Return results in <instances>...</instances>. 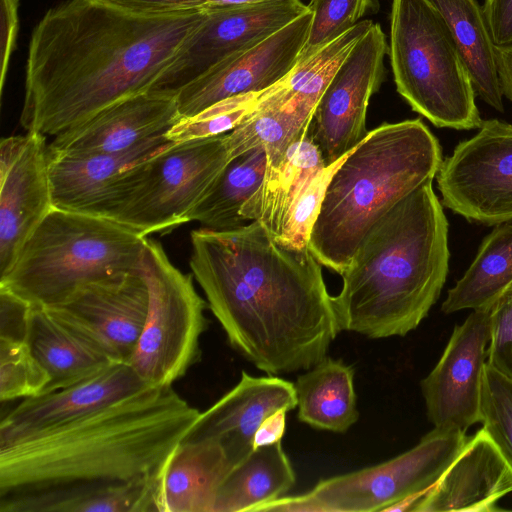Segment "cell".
<instances>
[{"mask_svg":"<svg viewBox=\"0 0 512 512\" xmlns=\"http://www.w3.org/2000/svg\"><path fill=\"white\" fill-rule=\"evenodd\" d=\"M496 65L502 95L512 103V44L496 45Z\"/></svg>","mask_w":512,"mask_h":512,"instance_id":"cell-44","label":"cell"},{"mask_svg":"<svg viewBox=\"0 0 512 512\" xmlns=\"http://www.w3.org/2000/svg\"><path fill=\"white\" fill-rule=\"evenodd\" d=\"M49 381L26 340L0 338L1 402L38 396Z\"/></svg>","mask_w":512,"mask_h":512,"instance_id":"cell-34","label":"cell"},{"mask_svg":"<svg viewBox=\"0 0 512 512\" xmlns=\"http://www.w3.org/2000/svg\"><path fill=\"white\" fill-rule=\"evenodd\" d=\"M265 96L266 92L258 108L225 134V144L229 160L252 148L263 147L267 170H273L283 162L290 146L308 133L311 122L291 106L267 102Z\"/></svg>","mask_w":512,"mask_h":512,"instance_id":"cell-32","label":"cell"},{"mask_svg":"<svg viewBox=\"0 0 512 512\" xmlns=\"http://www.w3.org/2000/svg\"><path fill=\"white\" fill-rule=\"evenodd\" d=\"M308 10L261 42L223 59L176 93L181 118L198 114L227 98L265 91L296 65L309 34Z\"/></svg>","mask_w":512,"mask_h":512,"instance_id":"cell-14","label":"cell"},{"mask_svg":"<svg viewBox=\"0 0 512 512\" xmlns=\"http://www.w3.org/2000/svg\"><path fill=\"white\" fill-rule=\"evenodd\" d=\"M148 303V286L140 267L88 284L65 302L45 308L112 362L129 363Z\"/></svg>","mask_w":512,"mask_h":512,"instance_id":"cell-15","label":"cell"},{"mask_svg":"<svg viewBox=\"0 0 512 512\" xmlns=\"http://www.w3.org/2000/svg\"><path fill=\"white\" fill-rule=\"evenodd\" d=\"M326 166L308 131L290 146L277 168L266 170L262 183L242 206V218L260 222L277 240L301 192Z\"/></svg>","mask_w":512,"mask_h":512,"instance_id":"cell-25","label":"cell"},{"mask_svg":"<svg viewBox=\"0 0 512 512\" xmlns=\"http://www.w3.org/2000/svg\"><path fill=\"white\" fill-rule=\"evenodd\" d=\"M285 410H280L264 420L254 437V449L281 441L286 428Z\"/></svg>","mask_w":512,"mask_h":512,"instance_id":"cell-43","label":"cell"},{"mask_svg":"<svg viewBox=\"0 0 512 512\" xmlns=\"http://www.w3.org/2000/svg\"><path fill=\"white\" fill-rule=\"evenodd\" d=\"M512 492V466L482 427L440 479L414 503L415 512H492Z\"/></svg>","mask_w":512,"mask_h":512,"instance_id":"cell-20","label":"cell"},{"mask_svg":"<svg viewBox=\"0 0 512 512\" xmlns=\"http://www.w3.org/2000/svg\"><path fill=\"white\" fill-rule=\"evenodd\" d=\"M141 272L149 303L129 364L146 385L171 386L200 360L207 303L196 291L192 275L176 268L155 239H147Z\"/></svg>","mask_w":512,"mask_h":512,"instance_id":"cell-10","label":"cell"},{"mask_svg":"<svg viewBox=\"0 0 512 512\" xmlns=\"http://www.w3.org/2000/svg\"><path fill=\"white\" fill-rule=\"evenodd\" d=\"M390 63L397 92L438 128L478 129L470 77L430 0H392Z\"/></svg>","mask_w":512,"mask_h":512,"instance_id":"cell-7","label":"cell"},{"mask_svg":"<svg viewBox=\"0 0 512 512\" xmlns=\"http://www.w3.org/2000/svg\"><path fill=\"white\" fill-rule=\"evenodd\" d=\"M173 143L160 134L122 152L48 155L54 207L91 214L130 169Z\"/></svg>","mask_w":512,"mask_h":512,"instance_id":"cell-22","label":"cell"},{"mask_svg":"<svg viewBox=\"0 0 512 512\" xmlns=\"http://www.w3.org/2000/svg\"><path fill=\"white\" fill-rule=\"evenodd\" d=\"M199 414L172 385L148 387L1 441L0 512H63L93 494L156 479Z\"/></svg>","mask_w":512,"mask_h":512,"instance_id":"cell-3","label":"cell"},{"mask_svg":"<svg viewBox=\"0 0 512 512\" xmlns=\"http://www.w3.org/2000/svg\"><path fill=\"white\" fill-rule=\"evenodd\" d=\"M55 208L46 136L27 132L0 143V277Z\"/></svg>","mask_w":512,"mask_h":512,"instance_id":"cell-17","label":"cell"},{"mask_svg":"<svg viewBox=\"0 0 512 512\" xmlns=\"http://www.w3.org/2000/svg\"><path fill=\"white\" fill-rule=\"evenodd\" d=\"M442 16L470 77L476 96L499 112L504 111L496 45L483 7L477 0H430Z\"/></svg>","mask_w":512,"mask_h":512,"instance_id":"cell-26","label":"cell"},{"mask_svg":"<svg viewBox=\"0 0 512 512\" xmlns=\"http://www.w3.org/2000/svg\"><path fill=\"white\" fill-rule=\"evenodd\" d=\"M448 222L432 181L368 232L332 296L339 330L372 339L405 336L438 300L449 270Z\"/></svg>","mask_w":512,"mask_h":512,"instance_id":"cell-4","label":"cell"},{"mask_svg":"<svg viewBox=\"0 0 512 512\" xmlns=\"http://www.w3.org/2000/svg\"><path fill=\"white\" fill-rule=\"evenodd\" d=\"M207 16L151 91L175 94L223 59L247 49L309 10L301 0L204 9Z\"/></svg>","mask_w":512,"mask_h":512,"instance_id":"cell-13","label":"cell"},{"mask_svg":"<svg viewBox=\"0 0 512 512\" xmlns=\"http://www.w3.org/2000/svg\"><path fill=\"white\" fill-rule=\"evenodd\" d=\"M267 170V154L255 147L230 159L208 193L193 210L190 221L203 227L226 230L246 223L240 210L262 183Z\"/></svg>","mask_w":512,"mask_h":512,"instance_id":"cell-30","label":"cell"},{"mask_svg":"<svg viewBox=\"0 0 512 512\" xmlns=\"http://www.w3.org/2000/svg\"><path fill=\"white\" fill-rule=\"evenodd\" d=\"M295 473L281 441L255 448L222 480L213 512H253L294 486Z\"/></svg>","mask_w":512,"mask_h":512,"instance_id":"cell-27","label":"cell"},{"mask_svg":"<svg viewBox=\"0 0 512 512\" xmlns=\"http://www.w3.org/2000/svg\"><path fill=\"white\" fill-rule=\"evenodd\" d=\"M230 469L216 442L181 440L159 476L155 512H213L218 488Z\"/></svg>","mask_w":512,"mask_h":512,"instance_id":"cell-23","label":"cell"},{"mask_svg":"<svg viewBox=\"0 0 512 512\" xmlns=\"http://www.w3.org/2000/svg\"><path fill=\"white\" fill-rule=\"evenodd\" d=\"M265 1L271 0H207L202 9H212L223 6L258 3Z\"/></svg>","mask_w":512,"mask_h":512,"instance_id":"cell-45","label":"cell"},{"mask_svg":"<svg viewBox=\"0 0 512 512\" xmlns=\"http://www.w3.org/2000/svg\"><path fill=\"white\" fill-rule=\"evenodd\" d=\"M265 92L248 93L219 101L194 116L182 118L165 136L176 143L226 134L258 108Z\"/></svg>","mask_w":512,"mask_h":512,"instance_id":"cell-33","label":"cell"},{"mask_svg":"<svg viewBox=\"0 0 512 512\" xmlns=\"http://www.w3.org/2000/svg\"><path fill=\"white\" fill-rule=\"evenodd\" d=\"M442 150L419 118L368 131L331 175L309 249L342 274L373 226L400 201L436 177Z\"/></svg>","mask_w":512,"mask_h":512,"instance_id":"cell-5","label":"cell"},{"mask_svg":"<svg viewBox=\"0 0 512 512\" xmlns=\"http://www.w3.org/2000/svg\"><path fill=\"white\" fill-rule=\"evenodd\" d=\"M1 3V65L0 91L2 93L9 61L16 47L19 28V0H0Z\"/></svg>","mask_w":512,"mask_h":512,"instance_id":"cell-40","label":"cell"},{"mask_svg":"<svg viewBox=\"0 0 512 512\" xmlns=\"http://www.w3.org/2000/svg\"><path fill=\"white\" fill-rule=\"evenodd\" d=\"M148 387L129 363H112L76 384L25 398L2 416L0 442L66 423Z\"/></svg>","mask_w":512,"mask_h":512,"instance_id":"cell-21","label":"cell"},{"mask_svg":"<svg viewBox=\"0 0 512 512\" xmlns=\"http://www.w3.org/2000/svg\"><path fill=\"white\" fill-rule=\"evenodd\" d=\"M372 24L369 19L359 21L307 59L297 62L288 76L270 89V100L289 104L312 120L333 75Z\"/></svg>","mask_w":512,"mask_h":512,"instance_id":"cell-31","label":"cell"},{"mask_svg":"<svg viewBox=\"0 0 512 512\" xmlns=\"http://www.w3.org/2000/svg\"><path fill=\"white\" fill-rule=\"evenodd\" d=\"M26 341L50 378L43 393L76 384L116 363L45 307L31 305Z\"/></svg>","mask_w":512,"mask_h":512,"instance_id":"cell-24","label":"cell"},{"mask_svg":"<svg viewBox=\"0 0 512 512\" xmlns=\"http://www.w3.org/2000/svg\"><path fill=\"white\" fill-rule=\"evenodd\" d=\"M354 369L325 357L294 383L298 419L314 428L346 432L357 420Z\"/></svg>","mask_w":512,"mask_h":512,"instance_id":"cell-28","label":"cell"},{"mask_svg":"<svg viewBox=\"0 0 512 512\" xmlns=\"http://www.w3.org/2000/svg\"><path fill=\"white\" fill-rule=\"evenodd\" d=\"M478 129L442 161L437 185L454 213L499 225L512 220V124L483 120Z\"/></svg>","mask_w":512,"mask_h":512,"instance_id":"cell-11","label":"cell"},{"mask_svg":"<svg viewBox=\"0 0 512 512\" xmlns=\"http://www.w3.org/2000/svg\"><path fill=\"white\" fill-rule=\"evenodd\" d=\"M228 161L225 134L174 142L130 169L91 214L165 234L190 221Z\"/></svg>","mask_w":512,"mask_h":512,"instance_id":"cell-8","label":"cell"},{"mask_svg":"<svg viewBox=\"0 0 512 512\" xmlns=\"http://www.w3.org/2000/svg\"><path fill=\"white\" fill-rule=\"evenodd\" d=\"M189 265L230 345L269 375L310 369L340 331L311 250L279 243L257 221L191 232Z\"/></svg>","mask_w":512,"mask_h":512,"instance_id":"cell-2","label":"cell"},{"mask_svg":"<svg viewBox=\"0 0 512 512\" xmlns=\"http://www.w3.org/2000/svg\"><path fill=\"white\" fill-rule=\"evenodd\" d=\"M181 119L175 94L149 90L119 100L55 135L48 143V155L126 151L165 134Z\"/></svg>","mask_w":512,"mask_h":512,"instance_id":"cell-18","label":"cell"},{"mask_svg":"<svg viewBox=\"0 0 512 512\" xmlns=\"http://www.w3.org/2000/svg\"><path fill=\"white\" fill-rule=\"evenodd\" d=\"M468 437L463 430L434 427L414 447L388 461L323 479L304 494L283 496L253 512L390 511L430 489Z\"/></svg>","mask_w":512,"mask_h":512,"instance_id":"cell-9","label":"cell"},{"mask_svg":"<svg viewBox=\"0 0 512 512\" xmlns=\"http://www.w3.org/2000/svg\"><path fill=\"white\" fill-rule=\"evenodd\" d=\"M489 340V310H473L454 327L439 361L421 381L427 417L434 427L466 431L481 423Z\"/></svg>","mask_w":512,"mask_h":512,"instance_id":"cell-16","label":"cell"},{"mask_svg":"<svg viewBox=\"0 0 512 512\" xmlns=\"http://www.w3.org/2000/svg\"><path fill=\"white\" fill-rule=\"evenodd\" d=\"M387 53L386 35L373 22L323 92L309 134L327 166L346 156L366 137L367 108L384 80Z\"/></svg>","mask_w":512,"mask_h":512,"instance_id":"cell-12","label":"cell"},{"mask_svg":"<svg viewBox=\"0 0 512 512\" xmlns=\"http://www.w3.org/2000/svg\"><path fill=\"white\" fill-rule=\"evenodd\" d=\"M482 7L495 45L512 44V0H484Z\"/></svg>","mask_w":512,"mask_h":512,"instance_id":"cell-41","label":"cell"},{"mask_svg":"<svg viewBox=\"0 0 512 512\" xmlns=\"http://www.w3.org/2000/svg\"><path fill=\"white\" fill-rule=\"evenodd\" d=\"M147 239L108 218L53 208L0 287L32 306H57L88 284L139 270Z\"/></svg>","mask_w":512,"mask_h":512,"instance_id":"cell-6","label":"cell"},{"mask_svg":"<svg viewBox=\"0 0 512 512\" xmlns=\"http://www.w3.org/2000/svg\"><path fill=\"white\" fill-rule=\"evenodd\" d=\"M31 305L0 287V338L26 340Z\"/></svg>","mask_w":512,"mask_h":512,"instance_id":"cell-39","label":"cell"},{"mask_svg":"<svg viewBox=\"0 0 512 512\" xmlns=\"http://www.w3.org/2000/svg\"><path fill=\"white\" fill-rule=\"evenodd\" d=\"M124 8L145 12L164 13L202 9L207 0H109Z\"/></svg>","mask_w":512,"mask_h":512,"instance_id":"cell-42","label":"cell"},{"mask_svg":"<svg viewBox=\"0 0 512 512\" xmlns=\"http://www.w3.org/2000/svg\"><path fill=\"white\" fill-rule=\"evenodd\" d=\"M488 310L487 363L512 379V286Z\"/></svg>","mask_w":512,"mask_h":512,"instance_id":"cell-38","label":"cell"},{"mask_svg":"<svg viewBox=\"0 0 512 512\" xmlns=\"http://www.w3.org/2000/svg\"><path fill=\"white\" fill-rule=\"evenodd\" d=\"M206 16L204 9L138 12L109 0L50 8L29 41L22 127L54 137L149 91Z\"/></svg>","mask_w":512,"mask_h":512,"instance_id":"cell-1","label":"cell"},{"mask_svg":"<svg viewBox=\"0 0 512 512\" xmlns=\"http://www.w3.org/2000/svg\"><path fill=\"white\" fill-rule=\"evenodd\" d=\"M297 406L294 383L269 375L241 372L238 384L199 416L182 440L214 441L231 468L254 450V437L266 418Z\"/></svg>","mask_w":512,"mask_h":512,"instance_id":"cell-19","label":"cell"},{"mask_svg":"<svg viewBox=\"0 0 512 512\" xmlns=\"http://www.w3.org/2000/svg\"><path fill=\"white\" fill-rule=\"evenodd\" d=\"M344 157L324 167L309 181L287 215L277 239L279 243L295 249L309 247L310 233L319 212L324 191L331 175Z\"/></svg>","mask_w":512,"mask_h":512,"instance_id":"cell-37","label":"cell"},{"mask_svg":"<svg viewBox=\"0 0 512 512\" xmlns=\"http://www.w3.org/2000/svg\"><path fill=\"white\" fill-rule=\"evenodd\" d=\"M512 286V224H499L482 241L464 275L448 291L441 310H488Z\"/></svg>","mask_w":512,"mask_h":512,"instance_id":"cell-29","label":"cell"},{"mask_svg":"<svg viewBox=\"0 0 512 512\" xmlns=\"http://www.w3.org/2000/svg\"><path fill=\"white\" fill-rule=\"evenodd\" d=\"M481 423L512 466V379L487 362L482 386Z\"/></svg>","mask_w":512,"mask_h":512,"instance_id":"cell-36","label":"cell"},{"mask_svg":"<svg viewBox=\"0 0 512 512\" xmlns=\"http://www.w3.org/2000/svg\"><path fill=\"white\" fill-rule=\"evenodd\" d=\"M312 21L306 44L299 55L303 61L336 39L361 19L379 10L377 0H310Z\"/></svg>","mask_w":512,"mask_h":512,"instance_id":"cell-35","label":"cell"}]
</instances>
